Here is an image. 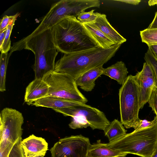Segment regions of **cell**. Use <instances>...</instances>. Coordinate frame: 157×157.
<instances>
[{"label": "cell", "mask_w": 157, "mask_h": 157, "mask_svg": "<svg viewBox=\"0 0 157 157\" xmlns=\"http://www.w3.org/2000/svg\"><path fill=\"white\" fill-rule=\"evenodd\" d=\"M116 1L121 2L134 5H138L141 1V0H116Z\"/></svg>", "instance_id": "cell-33"}, {"label": "cell", "mask_w": 157, "mask_h": 157, "mask_svg": "<svg viewBox=\"0 0 157 157\" xmlns=\"http://www.w3.org/2000/svg\"><path fill=\"white\" fill-rule=\"evenodd\" d=\"M95 10L85 12H81L77 17V19L82 23H87L94 22L97 17V12L94 13Z\"/></svg>", "instance_id": "cell-25"}, {"label": "cell", "mask_w": 157, "mask_h": 157, "mask_svg": "<svg viewBox=\"0 0 157 157\" xmlns=\"http://www.w3.org/2000/svg\"><path fill=\"white\" fill-rule=\"evenodd\" d=\"M128 73L125 63L120 61L117 62L107 68H103L102 75L108 76L122 85L127 78Z\"/></svg>", "instance_id": "cell-19"}, {"label": "cell", "mask_w": 157, "mask_h": 157, "mask_svg": "<svg viewBox=\"0 0 157 157\" xmlns=\"http://www.w3.org/2000/svg\"><path fill=\"white\" fill-rule=\"evenodd\" d=\"M19 13L11 16H4L0 20V32H1L7 29L9 25L14 20L16 19Z\"/></svg>", "instance_id": "cell-30"}, {"label": "cell", "mask_w": 157, "mask_h": 157, "mask_svg": "<svg viewBox=\"0 0 157 157\" xmlns=\"http://www.w3.org/2000/svg\"><path fill=\"white\" fill-rule=\"evenodd\" d=\"M98 17L92 23L107 37L116 44H122L126 39L122 36L110 25L104 14L97 12Z\"/></svg>", "instance_id": "cell-15"}, {"label": "cell", "mask_w": 157, "mask_h": 157, "mask_svg": "<svg viewBox=\"0 0 157 157\" xmlns=\"http://www.w3.org/2000/svg\"><path fill=\"white\" fill-rule=\"evenodd\" d=\"M10 53H1L0 58V91H6V72Z\"/></svg>", "instance_id": "cell-21"}, {"label": "cell", "mask_w": 157, "mask_h": 157, "mask_svg": "<svg viewBox=\"0 0 157 157\" xmlns=\"http://www.w3.org/2000/svg\"><path fill=\"white\" fill-rule=\"evenodd\" d=\"M82 24L87 33L99 47L107 49L116 44L107 37L92 23Z\"/></svg>", "instance_id": "cell-18"}, {"label": "cell", "mask_w": 157, "mask_h": 157, "mask_svg": "<svg viewBox=\"0 0 157 157\" xmlns=\"http://www.w3.org/2000/svg\"><path fill=\"white\" fill-rule=\"evenodd\" d=\"M140 35L142 42L147 45L157 44V28H147L140 31Z\"/></svg>", "instance_id": "cell-22"}, {"label": "cell", "mask_w": 157, "mask_h": 157, "mask_svg": "<svg viewBox=\"0 0 157 157\" xmlns=\"http://www.w3.org/2000/svg\"><path fill=\"white\" fill-rule=\"evenodd\" d=\"M0 118V151H10L21 138L24 117L18 111L6 107L1 111Z\"/></svg>", "instance_id": "cell-8"}, {"label": "cell", "mask_w": 157, "mask_h": 157, "mask_svg": "<svg viewBox=\"0 0 157 157\" xmlns=\"http://www.w3.org/2000/svg\"><path fill=\"white\" fill-rule=\"evenodd\" d=\"M148 4L149 6H151L155 5H157V0H149L148 2Z\"/></svg>", "instance_id": "cell-35"}, {"label": "cell", "mask_w": 157, "mask_h": 157, "mask_svg": "<svg viewBox=\"0 0 157 157\" xmlns=\"http://www.w3.org/2000/svg\"><path fill=\"white\" fill-rule=\"evenodd\" d=\"M147 28L149 29L157 28V11L155 13V16L153 21Z\"/></svg>", "instance_id": "cell-32"}, {"label": "cell", "mask_w": 157, "mask_h": 157, "mask_svg": "<svg viewBox=\"0 0 157 157\" xmlns=\"http://www.w3.org/2000/svg\"><path fill=\"white\" fill-rule=\"evenodd\" d=\"M144 59L145 62L151 66L153 70L155 78V86L157 87V59L148 48L145 54Z\"/></svg>", "instance_id": "cell-24"}, {"label": "cell", "mask_w": 157, "mask_h": 157, "mask_svg": "<svg viewBox=\"0 0 157 157\" xmlns=\"http://www.w3.org/2000/svg\"><path fill=\"white\" fill-rule=\"evenodd\" d=\"M16 19L13 21L7 27L4 41L2 46L0 47L1 53H7L10 49L11 42L10 36Z\"/></svg>", "instance_id": "cell-23"}, {"label": "cell", "mask_w": 157, "mask_h": 157, "mask_svg": "<svg viewBox=\"0 0 157 157\" xmlns=\"http://www.w3.org/2000/svg\"><path fill=\"white\" fill-rule=\"evenodd\" d=\"M151 157H157V144Z\"/></svg>", "instance_id": "cell-36"}, {"label": "cell", "mask_w": 157, "mask_h": 157, "mask_svg": "<svg viewBox=\"0 0 157 157\" xmlns=\"http://www.w3.org/2000/svg\"><path fill=\"white\" fill-rule=\"evenodd\" d=\"M53 110L65 116L73 117L80 116L82 117L87 121L89 126L93 130L98 129L104 131L110 123L104 113L87 105L85 106L68 107Z\"/></svg>", "instance_id": "cell-10"}, {"label": "cell", "mask_w": 157, "mask_h": 157, "mask_svg": "<svg viewBox=\"0 0 157 157\" xmlns=\"http://www.w3.org/2000/svg\"><path fill=\"white\" fill-rule=\"evenodd\" d=\"M127 155L110 148L99 140L90 145L88 157H125Z\"/></svg>", "instance_id": "cell-17"}, {"label": "cell", "mask_w": 157, "mask_h": 157, "mask_svg": "<svg viewBox=\"0 0 157 157\" xmlns=\"http://www.w3.org/2000/svg\"><path fill=\"white\" fill-rule=\"evenodd\" d=\"M71 121L69 124V127L73 129L86 128L89 126L86 119L80 116L73 117Z\"/></svg>", "instance_id": "cell-26"}, {"label": "cell", "mask_w": 157, "mask_h": 157, "mask_svg": "<svg viewBox=\"0 0 157 157\" xmlns=\"http://www.w3.org/2000/svg\"><path fill=\"white\" fill-rule=\"evenodd\" d=\"M157 144V123L154 126L126 133L107 143L110 148L127 154L151 157Z\"/></svg>", "instance_id": "cell-4"}, {"label": "cell", "mask_w": 157, "mask_h": 157, "mask_svg": "<svg viewBox=\"0 0 157 157\" xmlns=\"http://www.w3.org/2000/svg\"><path fill=\"white\" fill-rule=\"evenodd\" d=\"M6 30L7 29L2 31L0 32V47L2 46L4 41Z\"/></svg>", "instance_id": "cell-34"}, {"label": "cell", "mask_w": 157, "mask_h": 157, "mask_svg": "<svg viewBox=\"0 0 157 157\" xmlns=\"http://www.w3.org/2000/svg\"><path fill=\"white\" fill-rule=\"evenodd\" d=\"M121 44L109 48L99 47L77 53L64 55L55 63L54 71L72 76L75 79L92 69L102 66L118 50Z\"/></svg>", "instance_id": "cell-2"}, {"label": "cell", "mask_w": 157, "mask_h": 157, "mask_svg": "<svg viewBox=\"0 0 157 157\" xmlns=\"http://www.w3.org/2000/svg\"><path fill=\"white\" fill-rule=\"evenodd\" d=\"M148 46V48L157 59V44H150Z\"/></svg>", "instance_id": "cell-31"}, {"label": "cell", "mask_w": 157, "mask_h": 157, "mask_svg": "<svg viewBox=\"0 0 157 157\" xmlns=\"http://www.w3.org/2000/svg\"><path fill=\"white\" fill-rule=\"evenodd\" d=\"M21 145L26 157H44L48 150L45 140L33 134L22 140Z\"/></svg>", "instance_id": "cell-12"}, {"label": "cell", "mask_w": 157, "mask_h": 157, "mask_svg": "<svg viewBox=\"0 0 157 157\" xmlns=\"http://www.w3.org/2000/svg\"><path fill=\"white\" fill-rule=\"evenodd\" d=\"M22 138L19 139L14 144L8 157H26L21 145Z\"/></svg>", "instance_id": "cell-27"}, {"label": "cell", "mask_w": 157, "mask_h": 157, "mask_svg": "<svg viewBox=\"0 0 157 157\" xmlns=\"http://www.w3.org/2000/svg\"><path fill=\"white\" fill-rule=\"evenodd\" d=\"M49 86L47 96H52L73 100L86 104L87 98L78 89L75 79L64 73L54 71L42 79Z\"/></svg>", "instance_id": "cell-7"}, {"label": "cell", "mask_w": 157, "mask_h": 157, "mask_svg": "<svg viewBox=\"0 0 157 157\" xmlns=\"http://www.w3.org/2000/svg\"><path fill=\"white\" fill-rule=\"evenodd\" d=\"M102 66L92 69L86 72L75 79L77 86L83 90L91 91L95 86V81L102 75Z\"/></svg>", "instance_id": "cell-16"}, {"label": "cell", "mask_w": 157, "mask_h": 157, "mask_svg": "<svg viewBox=\"0 0 157 157\" xmlns=\"http://www.w3.org/2000/svg\"><path fill=\"white\" fill-rule=\"evenodd\" d=\"M98 0H62L52 5L49 10L36 29L28 36L31 37L52 28L66 16L77 17L82 12L92 7H99Z\"/></svg>", "instance_id": "cell-5"}, {"label": "cell", "mask_w": 157, "mask_h": 157, "mask_svg": "<svg viewBox=\"0 0 157 157\" xmlns=\"http://www.w3.org/2000/svg\"><path fill=\"white\" fill-rule=\"evenodd\" d=\"M149 106L151 107L157 117V87L154 86L148 101Z\"/></svg>", "instance_id": "cell-29"}, {"label": "cell", "mask_w": 157, "mask_h": 157, "mask_svg": "<svg viewBox=\"0 0 157 157\" xmlns=\"http://www.w3.org/2000/svg\"><path fill=\"white\" fill-rule=\"evenodd\" d=\"M49 86L42 79L35 78L26 88L24 101L28 105L47 96Z\"/></svg>", "instance_id": "cell-14"}, {"label": "cell", "mask_w": 157, "mask_h": 157, "mask_svg": "<svg viewBox=\"0 0 157 157\" xmlns=\"http://www.w3.org/2000/svg\"><path fill=\"white\" fill-rule=\"evenodd\" d=\"M28 105L51 108L53 109L64 108L85 106L87 105L77 101L52 96H46Z\"/></svg>", "instance_id": "cell-13"}, {"label": "cell", "mask_w": 157, "mask_h": 157, "mask_svg": "<svg viewBox=\"0 0 157 157\" xmlns=\"http://www.w3.org/2000/svg\"><path fill=\"white\" fill-rule=\"evenodd\" d=\"M134 76L139 86V105L141 109L148 102L155 86V75L151 66L145 62L141 71Z\"/></svg>", "instance_id": "cell-11"}, {"label": "cell", "mask_w": 157, "mask_h": 157, "mask_svg": "<svg viewBox=\"0 0 157 157\" xmlns=\"http://www.w3.org/2000/svg\"><path fill=\"white\" fill-rule=\"evenodd\" d=\"M57 51L69 54L99 47L77 18L67 16L52 28Z\"/></svg>", "instance_id": "cell-3"}, {"label": "cell", "mask_w": 157, "mask_h": 157, "mask_svg": "<svg viewBox=\"0 0 157 157\" xmlns=\"http://www.w3.org/2000/svg\"><path fill=\"white\" fill-rule=\"evenodd\" d=\"M90 144L89 138L81 135L66 136L50 149L51 157H88Z\"/></svg>", "instance_id": "cell-9"}, {"label": "cell", "mask_w": 157, "mask_h": 157, "mask_svg": "<svg viewBox=\"0 0 157 157\" xmlns=\"http://www.w3.org/2000/svg\"><path fill=\"white\" fill-rule=\"evenodd\" d=\"M104 131L105 135L108 138L109 142L123 136L126 134L127 132L121 122L116 119L110 122Z\"/></svg>", "instance_id": "cell-20"}, {"label": "cell", "mask_w": 157, "mask_h": 157, "mask_svg": "<svg viewBox=\"0 0 157 157\" xmlns=\"http://www.w3.org/2000/svg\"><path fill=\"white\" fill-rule=\"evenodd\" d=\"M121 122L126 128H134L140 119L139 85L134 76L128 75L119 90Z\"/></svg>", "instance_id": "cell-6"}, {"label": "cell", "mask_w": 157, "mask_h": 157, "mask_svg": "<svg viewBox=\"0 0 157 157\" xmlns=\"http://www.w3.org/2000/svg\"><path fill=\"white\" fill-rule=\"evenodd\" d=\"M23 49L30 50L34 54L33 70L35 78L43 79L46 75L54 71L58 51L52 28L32 36H27L14 43L10 53Z\"/></svg>", "instance_id": "cell-1"}, {"label": "cell", "mask_w": 157, "mask_h": 157, "mask_svg": "<svg viewBox=\"0 0 157 157\" xmlns=\"http://www.w3.org/2000/svg\"><path fill=\"white\" fill-rule=\"evenodd\" d=\"M157 123V117L156 116H155L154 119L151 121L140 119L136 123L134 129L135 130H137L148 128L154 126Z\"/></svg>", "instance_id": "cell-28"}]
</instances>
